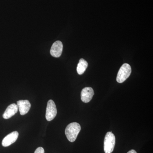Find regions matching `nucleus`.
<instances>
[{"label": "nucleus", "mask_w": 153, "mask_h": 153, "mask_svg": "<svg viewBox=\"0 0 153 153\" xmlns=\"http://www.w3.org/2000/svg\"><path fill=\"white\" fill-rule=\"evenodd\" d=\"M81 130V126L79 123L74 122L68 124L65 129V134L69 141L74 142Z\"/></svg>", "instance_id": "1"}, {"label": "nucleus", "mask_w": 153, "mask_h": 153, "mask_svg": "<svg viewBox=\"0 0 153 153\" xmlns=\"http://www.w3.org/2000/svg\"><path fill=\"white\" fill-rule=\"evenodd\" d=\"M115 137L112 132H108L105 137L104 151L105 153H111L114 149Z\"/></svg>", "instance_id": "2"}, {"label": "nucleus", "mask_w": 153, "mask_h": 153, "mask_svg": "<svg viewBox=\"0 0 153 153\" xmlns=\"http://www.w3.org/2000/svg\"><path fill=\"white\" fill-rule=\"evenodd\" d=\"M131 72V66L128 63H124L120 68L117 76V81L122 83L130 76Z\"/></svg>", "instance_id": "3"}, {"label": "nucleus", "mask_w": 153, "mask_h": 153, "mask_svg": "<svg viewBox=\"0 0 153 153\" xmlns=\"http://www.w3.org/2000/svg\"><path fill=\"white\" fill-rule=\"evenodd\" d=\"M57 114V108L55 102L52 100H50L47 102L46 109V119L48 121L53 120L56 117Z\"/></svg>", "instance_id": "4"}, {"label": "nucleus", "mask_w": 153, "mask_h": 153, "mask_svg": "<svg viewBox=\"0 0 153 153\" xmlns=\"http://www.w3.org/2000/svg\"><path fill=\"white\" fill-rule=\"evenodd\" d=\"M63 49V45L62 42L59 41H55L51 47L50 54L53 57H60L62 54Z\"/></svg>", "instance_id": "5"}, {"label": "nucleus", "mask_w": 153, "mask_h": 153, "mask_svg": "<svg viewBox=\"0 0 153 153\" xmlns=\"http://www.w3.org/2000/svg\"><path fill=\"white\" fill-rule=\"evenodd\" d=\"M19 134L18 131L12 132L6 136L2 142V145L4 147H8L15 143L17 140Z\"/></svg>", "instance_id": "6"}, {"label": "nucleus", "mask_w": 153, "mask_h": 153, "mask_svg": "<svg viewBox=\"0 0 153 153\" xmlns=\"http://www.w3.org/2000/svg\"><path fill=\"white\" fill-rule=\"evenodd\" d=\"M94 95V91L91 87H85L81 92V99L83 102L87 103L92 99Z\"/></svg>", "instance_id": "7"}, {"label": "nucleus", "mask_w": 153, "mask_h": 153, "mask_svg": "<svg viewBox=\"0 0 153 153\" xmlns=\"http://www.w3.org/2000/svg\"><path fill=\"white\" fill-rule=\"evenodd\" d=\"M17 105L20 114L22 115L27 114L30 111L31 106L30 101L27 100H19L17 102Z\"/></svg>", "instance_id": "8"}, {"label": "nucleus", "mask_w": 153, "mask_h": 153, "mask_svg": "<svg viewBox=\"0 0 153 153\" xmlns=\"http://www.w3.org/2000/svg\"><path fill=\"white\" fill-rule=\"evenodd\" d=\"M18 110L19 108L17 104L13 103L7 107L4 114H3V118L5 119H8L17 113Z\"/></svg>", "instance_id": "9"}, {"label": "nucleus", "mask_w": 153, "mask_h": 153, "mask_svg": "<svg viewBox=\"0 0 153 153\" xmlns=\"http://www.w3.org/2000/svg\"><path fill=\"white\" fill-rule=\"evenodd\" d=\"M88 66V63L86 60L83 58L80 59L76 68L77 73L79 75L83 74L86 70Z\"/></svg>", "instance_id": "10"}, {"label": "nucleus", "mask_w": 153, "mask_h": 153, "mask_svg": "<svg viewBox=\"0 0 153 153\" xmlns=\"http://www.w3.org/2000/svg\"><path fill=\"white\" fill-rule=\"evenodd\" d=\"M34 153H45L44 148L41 147L37 148Z\"/></svg>", "instance_id": "11"}, {"label": "nucleus", "mask_w": 153, "mask_h": 153, "mask_svg": "<svg viewBox=\"0 0 153 153\" xmlns=\"http://www.w3.org/2000/svg\"><path fill=\"white\" fill-rule=\"evenodd\" d=\"M127 153H137L134 150H131L129 151Z\"/></svg>", "instance_id": "12"}]
</instances>
